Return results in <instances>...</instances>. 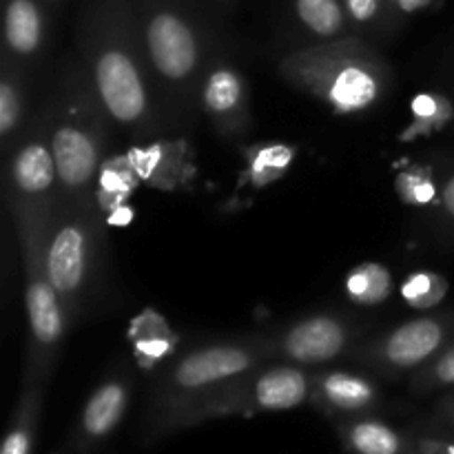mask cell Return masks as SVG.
I'll list each match as a JSON object with an SVG mask.
<instances>
[{
	"mask_svg": "<svg viewBox=\"0 0 454 454\" xmlns=\"http://www.w3.org/2000/svg\"><path fill=\"white\" fill-rule=\"evenodd\" d=\"M310 406L331 419L372 415L381 406V388L368 375L340 368H319L310 377Z\"/></svg>",
	"mask_w": 454,
	"mask_h": 454,
	"instance_id": "obj_13",
	"label": "cell"
},
{
	"mask_svg": "<svg viewBox=\"0 0 454 454\" xmlns=\"http://www.w3.org/2000/svg\"><path fill=\"white\" fill-rule=\"evenodd\" d=\"M105 106L91 78L71 71L51 120V151L60 180V207L98 208L96 186L105 151Z\"/></svg>",
	"mask_w": 454,
	"mask_h": 454,
	"instance_id": "obj_3",
	"label": "cell"
},
{
	"mask_svg": "<svg viewBox=\"0 0 454 454\" xmlns=\"http://www.w3.org/2000/svg\"><path fill=\"white\" fill-rule=\"evenodd\" d=\"M448 295V279L433 270H417L402 284V297L415 310H430Z\"/></svg>",
	"mask_w": 454,
	"mask_h": 454,
	"instance_id": "obj_26",
	"label": "cell"
},
{
	"mask_svg": "<svg viewBox=\"0 0 454 454\" xmlns=\"http://www.w3.org/2000/svg\"><path fill=\"white\" fill-rule=\"evenodd\" d=\"M133 0H84L82 44L89 78L106 114L124 127L142 124L149 115V93L140 71Z\"/></svg>",
	"mask_w": 454,
	"mask_h": 454,
	"instance_id": "obj_1",
	"label": "cell"
},
{
	"mask_svg": "<svg viewBox=\"0 0 454 454\" xmlns=\"http://www.w3.org/2000/svg\"><path fill=\"white\" fill-rule=\"evenodd\" d=\"M204 109L217 133L239 137L248 129V93L242 75L233 67L220 65L208 71L202 87Z\"/></svg>",
	"mask_w": 454,
	"mask_h": 454,
	"instance_id": "obj_14",
	"label": "cell"
},
{
	"mask_svg": "<svg viewBox=\"0 0 454 454\" xmlns=\"http://www.w3.org/2000/svg\"><path fill=\"white\" fill-rule=\"evenodd\" d=\"M344 7L350 20L362 27L380 25L390 12H397L390 0H344Z\"/></svg>",
	"mask_w": 454,
	"mask_h": 454,
	"instance_id": "obj_29",
	"label": "cell"
},
{
	"mask_svg": "<svg viewBox=\"0 0 454 454\" xmlns=\"http://www.w3.org/2000/svg\"><path fill=\"white\" fill-rule=\"evenodd\" d=\"M44 18L35 0H4V44L7 56L29 58L43 44Z\"/></svg>",
	"mask_w": 454,
	"mask_h": 454,
	"instance_id": "obj_17",
	"label": "cell"
},
{
	"mask_svg": "<svg viewBox=\"0 0 454 454\" xmlns=\"http://www.w3.org/2000/svg\"><path fill=\"white\" fill-rule=\"evenodd\" d=\"M100 208L60 207L47 229V269L69 324L78 319L93 286L100 253Z\"/></svg>",
	"mask_w": 454,
	"mask_h": 454,
	"instance_id": "obj_7",
	"label": "cell"
},
{
	"mask_svg": "<svg viewBox=\"0 0 454 454\" xmlns=\"http://www.w3.org/2000/svg\"><path fill=\"white\" fill-rule=\"evenodd\" d=\"M408 388L415 395H430L437 390L454 388V346L428 362L426 366L417 368L408 375Z\"/></svg>",
	"mask_w": 454,
	"mask_h": 454,
	"instance_id": "obj_27",
	"label": "cell"
},
{
	"mask_svg": "<svg viewBox=\"0 0 454 454\" xmlns=\"http://www.w3.org/2000/svg\"><path fill=\"white\" fill-rule=\"evenodd\" d=\"M295 16L310 34L335 40L346 29L344 0H293Z\"/></svg>",
	"mask_w": 454,
	"mask_h": 454,
	"instance_id": "obj_22",
	"label": "cell"
},
{
	"mask_svg": "<svg viewBox=\"0 0 454 454\" xmlns=\"http://www.w3.org/2000/svg\"><path fill=\"white\" fill-rule=\"evenodd\" d=\"M335 428L346 454H421L415 433H403L380 417H350Z\"/></svg>",
	"mask_w": 454,
	"mask_h": 454,
	"instance_id": "obj_15",
	"label": "cell"
},
{
	"mask_svg": "<svg viewBox=\"0 0 454 454\" xmlns=\"http://www.w3.org/2000/svg\"><path fill=\"white\" fill-rule=\"evenodd\" d=\"M282 74L293 87L310 93L335 114L366 111L388 89L390 71L362 38H335L284 58Z\"/></svg>",
	"mask_w": 454,
	"mask_h": 454,
	"instance_id": "obj_2",
	"label": "cell"
},
{
	"mask_svg": "<svg viewBox=\"0 0 454 454\" xmlns=\"http://www.w3.org/2000/svg\"><path fill=\"white\" fill-rule=\"evenodd\" d=\"M137 171L133 168L129 155H118V158L105 160L98 173V186H96V204L100 213H111L115 208L124 207L129 195L136 189Z\"/></svg>",
	"mask_w": 454,
	"mask_h": 454,
	"instance_id": "obj_21",
	"label": "cell"
},
{
	"mask_svg": "<svg viewBox=\"0 0 454 454\" xmlns=\"http://www.w3.org/2000/svg\"><path fill=\"white\" fill-rule=\"evenodd\" d=\"M43 402L44 384H25L16 408H13L0 454H34L40 415H43Z\"/></svg>",
	"mask_w": 454,
	"mask_h": 454,
	"instance_id": "obj_18",
	"label": "cell"
},
{
	"mask_svg": "<svg viewBox=\"0 0 454 454\" xmlns=\"http://www.w3.org/2000/svg\"><path fill=\"white\" fill-rule=\"evenodd\" d=\"M25 111V96H22V82L18 69H13L9 56H4L3 75H0V137L9 142L16 133L18 124L22 122Z\"/></svg>",
	"mask_w": 454,
	"mask_h": 454,
	"instance_id": "obj_25",
	"label": "cell"
},
{
	"mask_svg": "<svg viewBox=\"0 0 454 454\" xmlns=\"http://www.w3.org/2000/svg\"><path fill=\"white\" fill-rule=\"evenodd\" d=\"M313 371L291 362H266L217 386L173 426V433L229 417H255L295 411L310 399Z\"/></svg>",
	"mask_w": 454,
	"mask_h": 454,
	"instance_id": "obj_6",
	"label": "cell"
},
{
	"mask_svg": "<svg viewBox=\"0 0 454 454\" xmlns=\"http://www.w3.org/2000/svg\"><path fill=\"white\" fill-rule=\"evenodd\" d=\"M131 217H133L131 208L124 204V207L115 208V211H111L109 215H106V224H109V226H124V224H129V220H131Z\"/></svg>",
	"mask_w": 454,
	"mask_h": 454,
	"instance_id": "obj_34",
	"label": "cell"
},
{
	"mask_svg": "<svg viewBox=\"0 0 454 454\" xmlns=\"http://www.w3.org/2000/svg\"><path fill=\"white\" fill-rule=\"evenodd\" d=\"M146 58L155 74L171 84H184L200 67V35L180 0H133Z\"/></svg>",
	"mask_w": 454,
	"mask_h": 454,
	"instance_id": "obj_8",
	"label": "cell"
},
{
	"mask_svg": "<svg viewBox=\"0 0 454 454\" xmlns=\"http://www.w3.org/2000/svg\"><path fill=\"white\" fill-rule=\"evenodd\" d=\"M355 337L357 331L348 319L319 313L297 319L273 335L255 337V341L270 362L279 359L309 368L341 357L346 350L353 348Z\"/></svg>",
	"mask_w": 454,
	"mask_h": 454,
	"instance_id": "obj_11",
	"label": "cell"
},
{
	"mask_svg": "<svg viewBox=\"0 0 454 454\" xmlns=\"http://www.w3.org/2000/svg\"><path fill=\"white\" fill-rule=\"evenodd\" d=\"M295 160V149L284 142H262L244 149V171L239 184H248L260 191L286 176L288 167Z\"/></svg>",
	"mask_w": 454,
	"mask_h": 454,
	"instance_id": "obj_19",
	"label": "cell"
},
{
	"mask_svg": "<svg viewBox=\"0 0 454 454\" xmlns=\"http://www.w3.org/2000/svg\"><path fill=\"white\" fill-rule=\"evenodd\" d=\"M266 362L270 359L257 346L255 337L200 346L177 357L160 371L151 388L145 439L158 442L173 434L176 421L189 408L208 397L217 386Z\"/></svg>",
	"mask_w": 454,
	"mask_h": 454,
	"instance_id": "obj_4",
	"label": "cell"
},
{
	"mask_svg": "<svg viewBox=\"0 0 454 454\" xmlns=\"http://www.w3.org/2000/svg\"><path fill=\"white\" fill-rule=\"evenodd\" d=\"M346 293L355 304L377 306L393 293V275L380 262H364L346 278Z\"/></svg>",
	"mask_w": 454,
	"mask_h": 454,
	"instance_id": "obj_23",
	"label": "cell"
},
{
	"mask_svg": "<svg viewBox=\"0 0 454 454\" xmlns=\"http://www.w3.org/2000/svg\"><path fill=\"white\" fill-rule=\"evenodd\" d=\"M437 204L442 215L448 220V224L454 226V168L443 177L442 184H439Z\"/></svg>",
	"mask_w": 454,
	"mask_h": 454,
	"instance_id": "obj_31",
	"label": "cell"
},
{
	"mask_svg": "<svg viewBox=\"0 0 454 454\" xmlns=\"http://www.w3.org/2000/svg\"><path fill=\"white\" fill-rule=\"evenodd\" d=\"M417 446L421 454H454V434H434L419 433L417 434Z\"/></svg>",
	"mask_w": 454,
	"mask_h": 454,
	"instance_id": "obj_30",
	"label": "cell"
},
{
	"mask_svg": "<svg viewBox=\"0 0 454 454\" xmlns=\"http://www.w3.org/2000/svg\"><path fill=\"white\" fill-rule=\"evenodd\" d=\"M450 433H454V430H450Z\"/></svg>",
	"mask_w": 454,
	"mask_h": 454,
	"instance_id": "obj_36",
	"label": "cell"
},
{
	"mask_svg": "<svg viewBox=\"0 0 454 454\" xmlns=\"http://www.w3.org/2000/svg\"><path fill=\"white\" fill-rule=\"evenodd\" d=\"M129 160H131L133 168L137 171L140 180L155 186V189L171 191L180 184V173L184 158L177 151V145L158 142V145H151L146 149L131 151Z\"/></svg>",
	"mask_w": 454,
	"mask_h": 454,
	"instance_id": "obj_20",
	"label": "cell"
},
{
	"mask_svg": "<svg viewBox=\"0 0 454 454\" xmlns=\"http://www.w3.org/2000/svg\"><path fill=\"white\" fill-rule=\"evenodd\" d=\"M452 118V105L446 98L437 96V93H419L412 100V124L402 131L399 140H417V137H426L430 133L439 131L448 124Z\"/></svg>",
	"mask_w": 454,
	"mask_h": 454,
	"instance_id": "obj_24",
	"label": "cell"
},
{
	"mask_svg": "<svg viewBox=\"0 0 454 454\" xmlns=\"http://www.w3.org/2000/svg\"><path fill=\"white\" fill-rule=\"evenodd\" d=\"M434 421L439 426H446V428L454 430V388L448 390L442 399L434 406Z\"/></svg>",
	"mask_w": 454,
	"mask_h": 454,
	"instance_id": "obj_32",
	"label": "cell"
},
{
	"mask_svg": "<svg viewBox=\"0 0 454 454\" xmlns=\"http://www.w3.org/2000/svg\"><path fill=\"white\" fill-rule=\"evenodd\" d=\"M13 224H16L22 270H25V309L27 324H29L25 384H47L49 372L62 348L67 326L71 324L67 319L60 295L49 278V224L35 217H16Z\"/></svg>",
	"mask_w": 454,
	"mask_h": 454,
	"instance_id": "obj_5",
	"label": "cell"
},
{
	"mask_svg": "<svg viewBox=\"0 0 454 454\" xmlns=\"http://www.w3.org/2000/svg\"><path fill=\"white\" fill-rule=\"evenodd\" d=\"M399 13H415L433 4V0H390Z\"/></svg>",
	"mask_w": 454,
	"mask_h": 454,
	"instance_id": "obj_33",
	"label": "cell"
},
{
	"mask_svg": "<svg viewBox=\"0 0 454 454\" xmlns=\"http://www.w3.org/2000/svg\"><path fill=\"white\" fill-rule=\"evenodd\" d=\"M7 200L12 217H35L51 224L60 208L62 193L58 180L51 137L44 127H35L22 140L7 168Z\"/></svg>",
	"mask_w": 454,
	"mask_h": 454,
	"instance_id": "obj_10",
	"label": "cell"
},
{
	"mask_svg": "<svg viewBox=\"0 0 454 454\" xmlns=\"http://www.w3.org/2000/svg\"><path fill=\"white\" fill-rule=\"evenodd\" d=\"M395 189L399 198L411 207H430L439 198V184L434 182L433 173L421 167H411L399 173Z\"/></svg>",
	"mask_w": 454,
	"mask_h": 454,
	"instance_id": "obj_28",
	"label": "cell"
},
{
	"mask_svg": "<svg viewBox=\"0 0 454 454\" xmlns=\"http://www.w3.org/2000/svg\"><path fill=\"white\" fill-rule=\"evenodd\" d=\"M224 3H229V0H224Z\"/></svg>",
	"mask_w": 454,
	"mask_h": 454,
	"instance_id": "obj_35",
	"label": "cell"
},
{
	"mask_svg": "<svg viewBox=\"0 0 454 454\" xmlns=\"http://www.w3.org/2000/svg\"><path fill=\"white\" fill-rule=\"evenodd\" d=\"M454 346V310L421 315L353 353L362 366L381 377H408Z\"/></svg>",
	"mask_w": 454,
	"mask_h": 454,
	"instance_id": "obj_9",
	"label": "cell"
},
{
	"mask_svg": "<svg viewBox=\"0 0 454 454\" xmlns=\"http://www.w3.org/2000/svg\"><path fill=\"white\" fill-rule=\"evenodd\" d=\"M133 380L129 372H115L102 381L84 402L74 434L71 454H96L114 437L131 402Z\"/></svg>",
	"mask_w": 454,
	"mask_h": 454,
	"instance_id": "obj_12",
	"label": "cell"
},
{
	"mask_svg": "<svg viewBox=\"0 0 454 454\" xmlns=\"http://www.w3.org/2000/svg\"><path fill=\"white\" fill-rule=\"evenodd\" d=\"M129 341H131L137 368L142 371H155L164 359L176 353L180 344L162 313L153 309H145L129 324Z\"/></svg>",
	"mask_w": 454,
	"mask_h": 454,
	"instance_id": "obj_16",
	"label": "cell"
}]
</instances>
